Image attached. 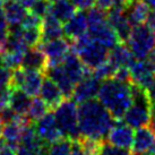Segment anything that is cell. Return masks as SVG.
<instances>
[{"instance_id":"1","label":"cell","mask_w":155,"mask_h":155,"mask_svg":"<svg viewBox=\"0 0 155 155\" xmlns=\"http://www.w3.org/2000/svg\"><path fill=\"white\" fill-rule=\"evenodd\" d=\"M116 121L103 104L94 99L83 102L78 108V127L81 137L102 142L108 136Z\"/></svg>"},{"instance_id":"2","label":"cell","mask_w":155,"mask_h":155,"mask_svg":"<svg viewBox=\"0 0 155 155\" xmlns=\"http://www.w3.org/2000/svg\"><path fill=\"white\" fill-rule=\"evenodd\" d=\"M96 96L116 120H121L133 102L131 84L118 82L114 78L104 79Z\"/></svg>"},{"instance_id":"3","label":"cell","mask_w":155,"mask_h":155,"mask_svg":"<svg viewBox=\"0 0 155 155\" xmlns=\"http://www.w3.org/2000/svg\"><path fill=\"white\" fill-rule=\"evenodd\" d=\"M133 102L128 110L125 112L121 120L131 128H140L150 124L151 119L152 102L150 100L147 90L137 86L131 83Z\"/></svg>"},{"instance_id":"4","label":"cell","mask_w":155,"mask_h":155,"mask_svg":"<svg viewBox=\"0 0 155 155\" xmlns=\"http://www.w3.org/2000/svg\"><path fill=\"white\" fill-rule=\"evenodd\" d=\"M87 24H88V34L92 39L103 44L108 49L114 48L117 44L121 43L117 33L114 32L113 27L108 22L107 12L103 9L92 8L88 9V13L86 15Z\"/></svg>"},{"instance_id":"5","label":"cell","mask_w":155,"mask_h":155,"mask_svg":"<svg viewBox=\"0 0 155 155\" xmlns=\"http://www.w3.org/2000/svg\"><path fill=\"white\" fill-rule=\"evenodd\" d=\"M71 45L84 66L91 70L99 67L109 58L108 48L92 39L88 33L75 40Z\"/></svg>"},{"instance_id":"6","label":"cell","mask_w":155,"mask_h":155,"mask_svg":"<svg viewBox=\"0 0 155 155\" xmlns=\"http://www.w3.org/2000/svg\"><path fill=\"white\" fill-rule=\"evenodd\" d=\"M53 113L64 137L74 142L78 140L81 138V131L78 127V108L76 102L71 100H64L54 109Z\"/></svg>"},{"instance_id":"7","label":"cell","mask_w":155,"mask_h":155,"mask_svg":"<svg viewBox=\"0 0 155 155\" xmlns=\"http://www.w3.org/2000/svg\"><path fill=\"white\" fill-rule=\"evenodd\" d=\"M127 44L136 60L146 59L155 48V32L146 24L134 26Z\"/></svg>"},{"instance_id":"8","label":"cell","mask_w":155,"mask_h":155,"mask_svg":"<svg viewBox=\"0 0 155 155\" xmlns=\"http://www.w3.org/2000/svg\"><path fill=\"white\" fill-rule=\"evenodd\" d=\"M131 74V83L142 87L144 90H148L150 86L155 81V64L148 58L136 60L130 67Z\"/></svg>"},{"instance_id":"9","label":"cell","mask_w":155,"mask_h":155,"mask_svg":"<svg viewBox=\"0 0 155 155\" xmlns=\"http://www.w3.org/2000/svg\"><path fill=\"white\" fill-rule=\"evenodd\" d=\"M33 127H34L38 136L45 144H52V143L64 138V135L61 134L60 129L58 127L53 112L45 113L38 121L33 122Z\"/></svg>"},{"instance_id":"10","label":"cell","mask_w":155,"mask_h":155,"mask_svg":"<svg viewBox=\"0 0 155 155\" xmlns=\"http://www.w3.org/2000/svg\"><path fill=\"white\" fill-rule=\"evenodd\" d=\"M45 54L48 59V67L61 65L62 61L70 51V44L67 40L59 38V39L43 41L38 45Z\"/></svg>"},{"instance_id":"11","label":"cell","mask_w":155,"mask_h":155,"mask_svg":"<svg viewBox=\"0 0 155 155\" xmlns=\"http://www.w3.org/2000/svg\"><path fill=\"white\" fill-rule=\"evenodd\" d=\"M101 81L95 77L93 73L91 71L79 81L75 85L73 92L74 101L76 103H83L87 100L94 99L97 95Z\"/></svg>"},{"instance_id":"12","label":"cell","mask_w":155,"mask_h":155,"mask_svg":"<svg viewBox=\"0 0 155 155\" xmlns=\"http://www.w3.org/2000/svg\"><path fill=\"white\" fill-rule=\"evenodd\" d=\"M108 22L113 27L121 43H127L131 33V25L125 15V7L116 6L107 13Z\"/></svg>"},{"instance_id":"13","label":"cell","mask_w":155,"mask_h":155,"mask_svg":"<svg viewBox=\"0 0 155 155\" xmlns=\"http://www.w3.org/2000/svg\"><path fill=\"white\" fill-rule=\"evenodd\" d=\"M30 124H33V122L28 119L27 116H22L18 120L9 122V124H5L0 137L6 145L17 148L19 142H21L23 128H24V126L30 125Z\"/></svg>"},{"instance_id":"14","label":"cell","mask_w":155,"mask_h":155,"mask_svg":"<svg viewBox=\"0 0 155 155\" xmlns=\"http://www.w3.org/2000/svg\"><path fill=\"white\" fill-rule=\"evenodd\" d=\"M134 135L135 133L130 126L126 125L122 120H117L112 129L109 131L107 138L108 142L113 145L124 148H130L133 145Z\"/></svg>"},{"instance_id":"15","label":"cell","mask_w":155,"mask_h":155,"mask_svg":"<svg viewBox=\"0 0 155 155\" xmlns=\"http://www.w3.org/2000/svg\"><path fill=\"white\" fill-rule=\"evenodd\" d=\"M62 67L65 69L66 74L68 75L70 81L76 85L85 75L91 73V69L84 66L82 60L79 59L78 54L70 49V51L67 53L65 59L62 61Z\"/></svg>"},{"instance_id":"16","label":"cell","mask_w":155,"mask_h":155,"mask_svg":"<svg viewBox=\"0 0 155 155\" xmlns=\"http://www.w3.org/2000/svg\"><path fill=\"white\" fill-rule=\"evenodd\" d=\"M87 28H88V24H87L86 14L79 10V12H76L73 17L65 23L64 34L73 42L84 34H86Z\"/></svg>"},{"instance_id":"17","label":"cell","mask_w":155,"mask_h":155,"mask_svg":"<svg viewBox=\"0 0 155 155\" xmlns=\"http://www.w3.org/2000/svg\"><path fill=\"white\" fill-rule=\"evenodd\" d=\"M40 95L50 110H54L64 101V97H65L59 86L49 77L43 78L41 90H40Z\"/></svg>"},{"instance_id":"18","label":"cell","mask_w":155,"mask_h":155,"mask_svg":"<svg viewBox=\"0 0 155 155\" xmlns=\"http://www.w3.org/2000/svg\"><path fill=\"white\" fill-rule=\"evenodd\" d=\"M1 8L4 10L7 23L10 27L21 26L27 15V8L19 0H5Z\"/></svg>"},{"instance_id":"19","label":"cell","mask_w":155,"mask_h":155,"mask_svg":"<svg viewBox=\"0 0 155 155\" xmlns=\"http://www.w3.org/2000/svg\"><path fill=\"white\" fill-rule=\"evenodd\" d=\"M45 74H47L48 77L51 78L52 81L59 86V88L61 90V92H62V94H64L65 97L68 99L70 96H73L75 84L70 81L68 75L66 74L62 65L48 67L47 70H45Z\"/></svg>"},{"instance_id":"20","label":"cell","mask_w":155,"mask_h":155,"mask_svg":"<svg viewBox=\"0 0 155 155\" xmlns=\"http://www.w3.org/2000/svg\"><path fill=\"white\" fill-rule=\"evenodd\" d=\"M148 13L150 7L144 0H130L125 8V15L131 26L144 24Z\"/></svg>"},{"instance_id":"21","label":"cell","mask_w":155,"mask_h":155,"mask_svg":"<svg viewBox=\"0 0 155 155\" xmlns=\"http://www.w3.org/2000/svg\"><path fill=\"white\" fill-rule=\"evenodd\" d=\"M155 143V131L150 126H144L138 128L134 135L133 145H131V153L134 155L139 154L147 151Z\"/></svg>"},{"instance_id":"22","label":"cell","mask_w":155,"mask_h":155,"mask_svg":"<svg viewBox=\"0 0 155 155\" xmlns=\"http://www.w3.org/2000/svg\"><path fill=\"white\" fill-rule=\"evenodd\" d=\"M43 73L39 70L24 68L23 74V81L21 84V90L24 91L26 94L30 95L31 97H35L38 94H40L41 85L43 82Z\"/></svg>"},{"instance_id":"23","label":"cell","mask_w":155,"mask_h":155,"mask_svg":"<svg viewBox=\"0 0 155 155\" xmlns=\"http://www.w3.org/2000/svg\"><path fill=\"white\" fill-rule=\"evenodd\" d=\"M23 68L39 70L41 73H45L48 68V59L43 51L38 47L30 48L24 54L22 61Z\"/></svg>"},{"instance_id":"24","label":"cell","mask_w":155,"mask_h":155,"mask_svg":"<svg viewBox=\"0 0 155 155\" xmlns=\"http://www.w3.org/2000/svg\"><path fill=\"white\" fill-rule=\"evenodd\" d=\"M41 34H42V42L59 39L64 35V26L61 25L60 21H58L53 15L49 13L47 16L42 18Z\"/></svg>"},{"instance_id":"25","label":"cell","mask_w":155,"mask_h":155,"mask_svg":"<svg viewBox=\"0 0 155 155\" xmlns=\"http://www.w3.org/2000/svg\"><path fill=\"white\" fill-rule=\"evenodd\" d=\"M109 60L116 66V68L118 67L130 68L131 65L136 61V58L133 56L128 45L126 47L125 43H119L111 49V52L109 53Z\"/></svg>"},{"instance_id":"26","label":"cell","mask_w":155,"mask_h":155,"mask_svg":"<svg viewBox=\"0 0 155 155\" xmlns=\"http://www.w3.org/2000/svg\"><path fill=\"white\" fill-rule=\"evenodd\" d=\"M31 96L27 95L21 88H13L10 93V100H9V108L13 109L19 116H27V112L31 105Z\"/></svg>"},{"instance_id":"27","label":"cell","mask_w":155,"mask_h":155,"mask_svg":"<svg viewBox=\"0 0 155 155\" xmlns=\"http://www.w3.org/2000/svg\"><path fill=\"white\" fill-rule=\"evenodd\" d=\"M19 145H22L38 154L40 150L45 145V143L42 142L41 138L38 136V134L33 127V124H30V125L24 126V128H23Z\"/></svg>"},{"instance_id":"28","label":"cell","mask_w":155,"mask_h":155,"mask_svg":"<svg viewBox=\"0 0 155 155\" xmlns=\"http://www.w3.org/2000/svg\"><path fill=\"white\" fill-rule=\"evenodd\" d=\"M76 7L74 6L70 0H57L51 2L50 14L60 21L61 23H66L76 14Z\"/></svg>"},{"instance_id":"29","label":"cell","mask_w":155,"mask_h":155,"mask_svg":"<svg viewBox=\"0 0 155 155\" xmlns=\"http://www.w3.org/2000/svg\"><path fill=\"white\" fill-rule=\"evenodd\" d=\"M24 54L25 53L17 51H2L0 53V65L10 70L18 68L22 66Z\"/></svg>"},{"instance_id":"30","label":"cell","mask_w":155,"mask_h":155,"mask_svg":"<svg viewBox=\"0 0 155 155\" xmlns=\"http://www.w3.org/2000/svg\"><path fill=\"white\" fill-rule=\"evenodd\" d=\"M74 140L64 137L48 145V155H70L73 151Z\"/></svg>"},{"instance_id":"31","label":"cell","mask_w":155,"mask_h":155,"mask_svg":"<svg viewBox=\"0 0 155 155\" xmlns=\"http://www.w3.org/2000/svg\"><path fill=\"white\" fill-rule=\"evenodd\" d=\"M49 110L50 109H49V107H48L47 103L44 102L43 100L35 96L34 99L32 100V102H31L30 109H28V112H27V117H28V119L32 122H35V121L39 120L40 118H42L45 113H48Z\"/></svg>"},{"instance_id":"32","label":"cell","mask_w":155,"mask_h":155,"mask_svg":"<svg viewBox=\"0 0 155 155\" xmlns=\"http://www.w3.org/2000/svg\"><path fill=\"white\" fill-rule=\"evenodd\" d=\"M22 39L28 48L38 47L42 42V34L41 27H33V28H23L22 27Z\"/></svg>"},{"instance_id":"33","label":"cell","mask_w":155,"mask_h":155,"mask_svg":"<svg viewBox=\"0 0 155 155\" xmlns=\"http://www.w3.org/2000/svg\"><path fill=\"white\" fill-rule=\"evenodd\" d=\"M97 155H133V153L129 151V148H124L113 145L108 140H102Z\"/></svg>"},{"instance_id":"34","label":"cell","mask_w":155,"mask_h":155,"mask_svg":"<svg viewBox=\"0 0 155 155\" xmlns=\"http://www.w3.org/2000/svg\"><path fill=\"white\" fill-rule=\"evenodd\" d=\"M116 69V66L113 65L108 58V60L104 61L103 64H101L99 67L93 69V75L100 81H104V79H108V78H112Z\"/></svg>"},{"instance_id":"35","label":"cell","mask_w":155,"mask_h":155,"mask_svg":"<svg viewBox=\"0 0 155 155\" xmlns=\"http://www.w3.org/2000/svg\"><path fill=\"white\" fill-rule=\"evenodd\" d=\"M50 7H51V2L49 0H36L35 2L31 5L30 13L38 16V17L43 18L50 13Z\"/></svg>"},{"instance_id":"36","label":"cell","mask_w":155,"mask_h":155,"mask_svg":"<svg viewBox=\"0 0 155 155\" xmlns=\"http://www.w3.org/2000/svg\"><path fill=\"white\" fill-rule=\"evenodd\" d=\"M129 1L130 0H95V5H96V7L108 12L116 6H121V7L126 8V6L128 5Z\"/></svg>"},{"instance_id":"37","label":"cell","mask_w":155,"mask_h":155,"mask_svg":"<svg viewBox=\"0 0 155 155\" xmlns=\"http://www.w3.org/2000/svg\"><path fill=\"white\" fill-rule=\"evenodd\" d=\"M112 78H114L116 81L125 84H131V74L130 69L128 67H118L116 71L113 74Z\"/></svg>"},{"instance_id":"38","label":"cell","mask_w":155,"mask_h":155,"mask_svg":"<svg viewBox=\"0 0 155 155\" xmlns=\"http://www.w3.org/2000/svg\"><path fill=\"white\" fill-rule=\"evenodd\" d=\"M42 24V18L35 16L33 14H28L25 16L24 21L21 24V27L23 28H33V27H41Z\"/></svg>"},{"instance_id":"39","label":"cell","mask_w":155,"mask_h":155,"mask_svg":"<svg viewBox=\"0 0 155 155\" xmlns=\"http://www.w3.org/2000/svg\"><path fill=\"white\" fill-rule=\"evenodd\" d=\"M10 79H12L10 69L0 66V90L8 87L10 85Z\"/></svg>"},{"instance_id":"40","label":"cell","mask_w":155,"mask_h":155,"mask_svg":"<svg viewBox=\"0 0 155 155\" xmlns=\"http://www.w3.org/2000/svg\"><path fill=\"white\" fill-rule=\"evenodd\" d=\"M70 2L76 7L77 10L85 12V10H88L92 7H94L95 0H70Z\"/></svg>"},{"instance_id":"41","label":"cell","mask_w":155,"mask_h":155,"mask_svg":"<svg viewBox=\"0 0 155 155\" xmlns=\"http://www.w3.org/2000/svg\"><path fill=\"white\" fill-rule=\"evenodd\" d=\"M8 32H9V25L8 23H7L4 10L0 7V36L1 38H7L8 36Z\"/></svg>"},{"instance_id":"42","label":"cell","mask_w":155,"mask_h":155,"mask_svg":"<svg viewBox=\"0 0 155 155\" xmlns=\"http://www.w3.org/2000/svg\"><path fill=\"white\" fill-rule=\"evenodd\" d=\"M70 155H97V154H93V153H88V152L84 151L83 147L79 145V143L75 140L73 145V151H71Z\"/></svg>"},{"instance_id":"43","label":"cell","mask_w":155,"mask_h":155,"mask_svg":"<svg viewBox=\"0 0 155 155\" xmlns=\"http://www.w3.org/2000/svg\"><path fill=\"white\" fill-rule=\"evenodd\" d=\"M146 25L151 28L152 31L155 32V9H152L148 13V16L146 18Z\"/></svg>"},{"instance_id":"44","label":"cell","mask_w":155,"mask_h":155,"mask_svg":"<svg viewBox=\"0 0 155 155\" xmlns=\"http://www.w3.org/2000/svg\"><path fill=\"white\" fill-rule=\"evenodd\" d=\"M16 155H38L35 152L31 151L28 148L22 146V145H18L16 148Z\"/></svg>"},{"instance_id":"45","label":"cell","mask_w":155,"mask_h":155,"mask_svg":"<svg viewBox=\"0 0 155 155\" xmlns=\"http://www.w3.org/2000/svg\"><path fill=\"white\" fill-rule=\"evenodd\" d=\"M0 155H16V152H15L14 147L8 146V145L5 144L0 150Z\"/></svg>"},{"instance_id":"46","label":"cell","mask_w":155,"mask_h":155,"mask_svg":"<svg viewBox=\"0 0 155 155\" xmlns=\"http://www.w3.org/2000/svg\"><path fill=\"white\" fill-rule=\"evenodd\" d=\"M147 93H148V96H150L152 104H155V81L151 86H150V88L147 90Z\"/></svg>"},{"instance_id":"47","label":"cell","mask_w":155,"mask_h":155,"mask_svg":"<svg viewBox=\"0 0 155 155\" xmlns=\"http://www.w3.org/2000/svg\"><path fill=\"white\" fill-rule=\"evenodd\" d=\"M150 127L155 131V104L152 105L151 109V119H150Z\"/></svg>"},{"instance_id":"48","label":"cell","mask_w":155,"mask_h":155,"mask_svg":"<svg viewBox=\"0 0 155 155\" xmlns=\"http://www.w3.org/2000/svg\"><path fill=\"white\" fill-rule=\"evenodd\" d=\"M19 1H21V2H22L24 6H25L26 8H30L31 5L33 4V2H35L36 0H19Z\"/></svg>"},{"instance_id":"49","label":"cell","mask_w":155,"mask_h":155,"mask_svg":"<svg viewBox=\"0 0 155 155\" xmlns=\"http://www.w3.org/2000/svg\"><path fill=\"white\" fill-rule=\"evenodd\" d=\"M147 5H148V7L152 9H155V0H144Z\"/></svg>"},{"instance_id":"50","label":"cell","mask_w":155,"mask_h":155,"mask_svg":"<svg viewBox=\"0 0 155 155\" xmlns=\"http://www.w3.org/2000/svg\"><path fill=\"white\" fill-rule=\"evenodd\" d=\"M2 122H1V120H0V136H1V131H2Z\"/></svg>"},{"instance_id":"51","label":"cell","mask_w":155,"mask_h":155,"mask_svg":"<svg viewBox=\"0 0 155 155\" xmlns=\"http://www.w3.org/2000/svg\"><path fill=\"white\" fill-rule=\"evenodd\" d=\"M4 145H5L4 140H2V139H0V150H1V147L4 146Z\"/></svg>"},{"instance_id":"52","label":"cell","mask_w":155,"mask_h":155,"mask_svg":"<svg viewBox=\"0 0 155 155\" xmlns=\"http://www.w3.org/2000/svg\"><path fill=\"white\" fill-rule=\"evenodd\" d=\"M4 1H5V0H0V7L2 6V4H4Z\"/></svg>"},{"instance_id":"53","label":"cell","mask_w":155,"mask_h":155,"mask_svg":"<svg viewBox=\"0 0 155 155\" xmlns=\"http://www.w3.org/2000/svg\"><path fill=\"white\" fill-rule=\"evenodd\" d=\"M50 2H54V1H57V0H49Z\"/></svg>"}]
</instances>
